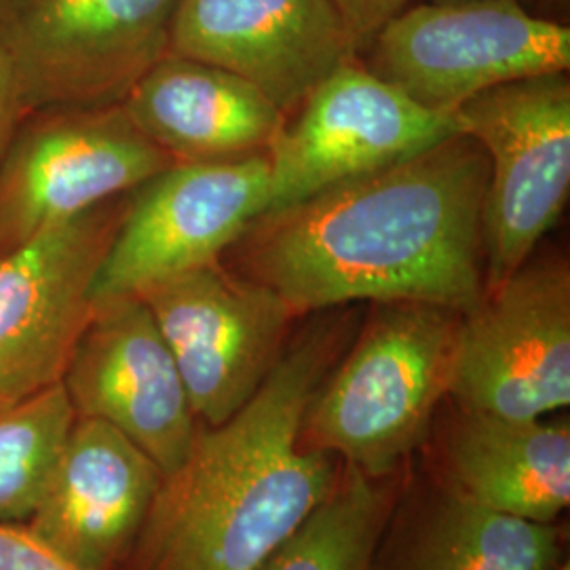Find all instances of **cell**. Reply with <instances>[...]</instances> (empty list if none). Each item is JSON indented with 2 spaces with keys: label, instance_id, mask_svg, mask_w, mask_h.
Instances as JSON below:
<instances>
[{
  "label": "cell",
  "instance_id": "26",
  "mask_svg": "<svg viewBox=\"0 0 570 570\" xmlns=\"http://www.w3.org/2000/svg\"><path fill=\"white\" fill-rule=\"evenodd\" d=\"M429 2H456V0H429Z\"/></svg>",
  "mask_w": 570,
  "mask_h": 570
},
{
  "label": "cell",
  "instance_id": "14",
  "mask_svg": "<svg viewBox=\"0 0 570 570\" xmlns=\"http://www.w3.org/2000/svg\"><path fill=\"white\" fill-rule=\"evenodd\" d=\"M169 53L242 77L287 117L360 49L332 0H180Z\"/></svg>",
  "mask_w": 570,
  "mask_h": 570
},
{
  "label": "cell",
  "instance_id": "17",
  "mask_svg": "<svg viewBox=\"0 0 570 570\" xmlns=\"http://www.w3.org/2000/svg\"><path fill=\"white\" fill-rule=\"evenodd\" d=\"M452 487L490 511L553 524L570 503L567 419H503L461 410L446 438Z\"/></svg>",
  "mask_w": 570,
  "mask_h": 570
},
{
  "label": "cell",
  "instance_id": "3",
  "mask_svg": "<svg viewBox=\"0 0 570 570\" xmlns=\"http://www.w3.org/2000/svg\"><path fill=\"white\" fill-rule=\"evenodd\" d=\"M461 315L429 303H379L306 407L303 442L376 480L419 449L450 395Z\"/></svg>",
  "mask_w": 570,
  "mask_h": 570
},
{
  "label": "cell",
  "instance_id": "19",
  "mask_svg": "<svg viewBox=\"0 0 570 570\" xmlns=\"http://www.w3.org/2000/svg\"><path fill=\"white\" fill-rule=\"evenodd\" d=\"M387 513L385 492L348 468L320 510L258 570H372Z\"/></svg>",
  "mask_w": 570,
  "mask_h": 570
},
{
  "label": "cell",
  "instance_id": "9",
  "mask_svg": "<svg viewBox=\"0 0 570 570\" xmlns=\"http://www.w3.org/2000/svg\"><path fill=\"white\" fill-rule=\"evenodd\" d=\"M140 296L180 370L202 425L218 428L254 397L284 355L292 306L268 285L216 265Z\"/></svg>",
  "mask_w": 570,
  "mask_h": 570
},
{
  "label": "cell",
  "instance_id": "6",
  "mask_svg": "<svg viewBox=\"0 0 570 570\" xmlns=\"http://www.w3.org/2000/svg\"><path fill=\"white\" fill-rule=\"evenodd\" d=\"M454 121L489 159L487 285L499 284L529 261L569 202V72L489 89L463 104Z\"/></svg>",
  "mask_w": 570,
  "mask_h": 570
},
{
  "label": "cell",
  "instance_id": "12",
  "mask_svg": "<svg viewBox=\"0 0 570 570\" xmlns=\"http://www.w3.org/2000/svg\"><path fill=\"white\" fill-rule=\"evenodd\" d=\"M129 195L0 256V404L60 383Z\"/></svg>",
  "mask_w": 570,
  "mask_h": 570
},
{
  "label": "cell",
  "instance_id": "1",
  "mask_svg": "<svg viewBox=\"0 0 570 570\" xmlns=\"http://www.w3.org/2000/svg\"><path fill=\"white\" fill-rule=\"evenodd\" d=\"M489 159L454 134L397 164L266 212L233 245L296 315L364 303L465 313L487 289Z\"/></svg>",
  "mask_w": 570,
  "mask_h": 570
},
{
  "label": "cell",
  "instance_id": "25",
  "mask_svg": "<svg viewBox=\"0 0 570 570\" xmlns=\"http://www.w3.org/2000/svg\"><path fill=\"white\" fill-rule=\"evenodd\" d=\"M558 570H570L569 562H564V564H560V567H558Z\"/></svg>",
  "mask_w": 570,
  "mask_h": 570
},
{
  "label": "cell",
  "instance_id": "24",
  "mask_svg": "<svg viewBox=\"0 0 570 570\" xmlns=\"http://www.w3.org/2000/svg\"><path fill=\"white\" fill-rule=\"evenodd\" d=\"M30 0H0V26L11 20Z\"/></svg>",
  "mask_w": 570,
  "mask_h": 570
},
{
  "label": "cell",
  "instance_id": "22",
  "mask_svg": "<svg viewBox=\"0 0 570 570\" xmlns=\"http://www.w3.org/2000/svg\"><path fill=\"white\" fill-rule=\"evenodd\" d=\"M357 45L366 49L381 28L407 7V0H332Z\"/></svg>",
  "mask_w": 570,
  "mask_h": 570
},
{
  "label": "cell",
  "instance_id": "7",
  "mask_svg": "<svg viewBox=\"0 0 570 570\" xmlns=\"http://www.w3.org/2000/svg\"><path fill=\"white\" fill-rule=\"evenodd\" d=\"M450 397L468 412L546 419L570 404V266L537 258L461 315Z\"/></svg>",
  "mask_w": 570,
  "mask_h": 570
},
{
  "label": "cell",
  "instance_id": "11",
  "mask_svg": "<svg viewBox=\"0 0 570 570\" xmlns=\"http://www.w3.org/2000/svg\"><path fill=\"white\" fill-rule=\"evenodd\" d=\"M454 134L461 131L452 115L410 100L353 58L308 94L271 144L266 212L397 164Z\"/></svg>",
  "mask_w": 570,
  "mask_h": 570
},
{
  "label": "cell",
  "instance_id": "2",
  "mask_svg": "<svg viewBox=\"0 0 570 570\" xmlns=\"http://www.w3.org/2000/svg\"><path fill=\"white\" fill-rule=\"evenodd\" d=\"M345 330L326 320L306 327L237 414L218 428L199 423L129 569L258 570L320 510L341 475L334 456L303 442V423Z\"/></svg>",
  "mask_w": 570,
  "mask_h": 570
},
{
  "label": "cell",
  "instance_id": "5",
  "mask_svg": "<svg viewBox=\"0 0 570 570\" xmlns=\"http://www.w3.org/2000/svg\"><path fill=\"white\" fill-rule=\"evenodd\" d=\"M174 164L121 106H53L23 115L0 161V256Z\"/></svg>",
  "mask_w": 570,
  "mask_h": 570
},
{
  "label": "cell",
  "instance_id": "16",
  "mask_svg": "<svg viewBox=\"0 0 570 570\" xmlns=\"http://www.w3.org/2000/svg\"><path fill=\"white\" fill-rule=\"evenodd\" d=\"M122 108L174 164L265 155L287 119L252 82L176 53L134 87Z\"/></svg>",
  "mask_w": 570,
  "mask_h": 570
},
{
  "label": "cell",
  "instance_id": "8",
  "mask_svg": "<svg viewBox=\"0 0 570 570\" xmlns=\"http://www.w3.org/2000/svg\"><path fill=\"white\" fill-rule=\"evenodd\" d=\"M180 0H30L0 26L26 112L121 106L169 53Z\"/></svg>",
  "mask_w": 570,
  "mask_h": 570
},
{
  "label": "cell",
  "instance_id": "18",
  "mask_svg": "<svg viewBox=\"0 0 570 570\" xmlns=\"http://www.w3.org/2000/svg\"><path fill=\"white\" fill-rule=\"evenodd\" d=\"M553 524L511 518L449 489L407 541L400 570H558Z\"/></svg>",
  "mask_w": 570,
  "mask_h": 570
},
{
  "label": "cell",
  "instance_id": "21",
  "mask_svg": "<svg viewBox=\"0 0 570 570\" xmlns=\"http://www.w3.org/2000/svg\"><path fill=\"white\" fill-rule=\"evenodd\" d=\"M0 570H82L26 524L0 522Z\"/></svg>",
  "mask_w": 570,
  "mask_h": 570
},
{
  "label": "cell",
  "instance_id": "23",
  "mask_svg": "<svg viewBox=\"0 0 570 570\" xmlns=\"http://www.w3.org/2000/svg\"><path fill=\"white\" fill-rule=\"evenodd\" d=\"M26 110L21 106L18 82L13 77L11 63L7 60V53L0 47V161L9 148V144L16 136V129L23 119Z\"/></svg>",
  "mask_w": 570,
  "mask_h": 570
},
{
  "label": "cell",
  "instance_id": "15",
  "mask_svg": "<svg viewBox=\"0 0 570 570\" xmlns=\"http://www.w3.org/2000/svg\"><path fill=\"white\" fill-rule=\"evenodd\" d=\"M164 478L157 463L121 431L77 416L26 527L82 570L121 569Z\"/></svg>",
  "mask_w": 570,
  "mask_h": 570
},
{
  "label": "cell",
  "instance_id": "4",
  "mask_svg": "<svg viewBox=\"0 0 570 570\" xmlns=\"http://www.w3.org/2000/svg\"><path fill=\"white\" fill-rule=\"evenodd\" d=\"M367 49L370 72L452 117L489 89L570 68L569 28L532 16L520 0L406 7Z\"/></svg>",
  "mask_w": 570,
  "mask_h": 570
},
{
  "label": "cell",
  "instance_id": "10",
  "mask_svg": "<svg viewBox=\"0 0 570 570\" xmlns=\"http://www.w3.org/2000/svg\"><path fill=\"white\" fill-rule=\"evenodd\" d=\"M268 204L266 153L169 165L129 195L96 277L94 301L140 294L176 275L220 263Z\"/></svg>",
  "mask_w": 570,
  "mask_h": 570
},
{
  "label": "cell",
  "instance_id": "20",
  "mask_svg": "<svg viewBox=\"0 0 570 570\" xmlns=\"http://www.w3.org/2000/svg\"><path fill=\"white\" fill-rule=\"evenodd\" d=\"M75 421L61 383L0 404L2 524H26L37 511Z\"/></svg>",
  "mask_w": 570,
  "mask_h": 570
},
{
  "label": "cell",
  "instance_id": "13",
  "mask_svg": "<svg viewBox=\"0 0 570 570\" xmlns=\"http://www.w3.org/2000/svg\"><path fill=\"white\" fill-rule=\"evenodd\" d=\"M60 383L79 419L121 431L164 475L188 456L199 421L176 360L140 296L94 301Z\"/></svg>",
  "mask_w": 570,
  "mask_h": 570
}]
</instances>
